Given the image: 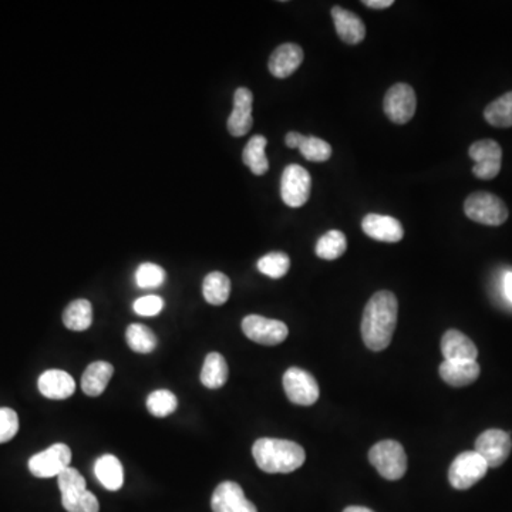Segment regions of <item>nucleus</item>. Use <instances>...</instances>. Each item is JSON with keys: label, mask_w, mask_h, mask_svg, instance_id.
<instances>
[{"label": "nucleus", "mask_w": 512, "mask_h": 512, "mask_svg": "<svg viewBox=\"0 0 512 512\" xmlns=\"http://www.w3.org/2000/svg\"><path fill=\"white\" fill-rule=\"evenodd\" d=\"M399 302L393 292L379 291L370 298L361 318V337L370 351L389 348L396 330Z\"/></svg>", "instance_id": "f257e3e1"}, {"label": "nucleus", "mask_w": 512, "mask_h": 512, "mask_svg": "<svg viewBox=\"0 0 512 512\" xmlns=\"http://www.w3.org/2000/svg\"><path fill=\"white\" fill-rule=\"evenodd\" d=\"M256 466L268 474H288L303 466L305 450L289 440L260 439L252 447Z\"/></svg>", "instance_id": "f03ea898"}, {"label": "nucleus", "mask_w": 512, "mask_h": 512, "mask_svg": "<svg viewBox=\"0 0 512 512\" xmlns=\"http://www.w3.org/2000/svg\"><path fill=\"white\" fill-rule=\"evenodd\" d=\"M60 492L62 504L67 512H99V500L93 492L87 491L86 480L76 468L67 467L63 473L59 474Z\"/></svg>", "instance_id": "7ed1b4c3"}, {"label": "nucleus", "mask_w": 512, "mask_h": 512, "mask_svg": "<svg viewBox=\"0 0 512 512\" xmlns=\"http://www.w3.org/2000/svg\"><path fill=\"white\" fill-rule=\"evenodd\" d=\"M368 461L386 480H401L408 471L406 451L401 442L394 440H383L375 444L368 451Z\"/></svg>", "instance_id": "20e7f679"}, {"label": "nucleus", "mask_w": 512, "mask_h": 512, "mask_svg": "<svg viewBox=\"0 0 512 512\" xmlns=\"http://www.w3.org/2000/svg\"><path fill=\"white\" fill-rule=\"evenodd\" d=\"M464 212L471 221L490 227H500L508 219L509 215L508 208L501 198L484 191L471 194L467 198Z\"/></svg>", "instance_id": "39448f33"}, {"label": "nucleus", "mask_w": 512, "mask_h": 512, "mask_svg": "<svg viewBox=\"0 0 512 512\" xmlns=\"http://www.w3.org/2000/svg\"><path fill=\"white\" fill-rule=\"evenodd\" d=\"M488 468L490 467L477 451H464L450 467V484L456 490H468L485 477Z\"/></svg>", "instance_id": "423d86ee"}, {"label": "nucleus", "mask_w": 512, "mask_h": 512, "mask_svg": "<svg viewBox=\"0 0 512 512\" xmlns=\"http://www.w3.org/2000/svg\"><path fill=\"white\" fill-rule=\"evenodd\" d=\"M310 186L312 178L302 165H288L282 172L281 197L288 207H303L310 197Z\"/></svg>", "instance_id": "0eeeda50"}, {"label": "nucleus", "mask_w": 512, "mask_h": 512, "mask_svg": "<svg viewBox=\"0 0 512 512\" xmlns=\"http://www.w3.org/2000/svg\"><path fill=\"white\" fill-rule=\"evenodd\" d=\"M384 114L394 124H406L413 119L417 109V97L411 86L397 83L387 90L384 103Z\"/></svg>", "instance_id": "6e6552de"}, {"label": "nucleus", "mask_w": 512, "mask_h": 512, "mask_svg": "<svg viewBox=\"0 0 512 512\" xmlns=\"http://www.w3.org/2000/svg\"><path fill=\"white\" fill-rule=\"evenodd\" d=\"M284 389L289 401L298 406H312L319 399V384L303 368L291 367L285 372Z\"/></svg>", "instance_id": "1a4fd4ad"}, {"label": "nucleus", "mask_w": 512, "mask_h": 512, "mask_svg": "<svg viewBox=\"0 0 512 512\" xmlns=\"http://www.w3.org/2000/svg\"><path fill=\"white\" fill-rule=\"evenodd\" d=\"M243 330L250 341L263 346H277L286 341L289 329L281 320L268 319L260 315L244 318Z\"/></svg>", "instance_id": "9d476101"}, {"label": "nucleus", "mask_w": 512, "mask_h": 512, "mask_svg": "<svg viewBox=\"0 0 512 512\" xmlns=\"http://www.w3.org/2000/svg\"><path fill=\"white\" fill-rule=\"evenodd\" d=\"M71 461V450L63 442L53 444L29 460V470L37 478L59 477Z\"/></svg>", "instance_id": "9b49d317"}, {"label": "nucleus", "mask_w": 512, "mask_h": 512, "mask_svg": "<svg viewBox=\"0 0 512 512\" xmlns=\"http://www.w3.org/2000/svg\"><path fill=\"white\" fill-rule=\"evenodd\" d=\"M471 160L475 165L473 174L480 179H492L501 171L502 148L494 140H480L471 145L468 150Z\"/></svg>", "instance_id": "f8f14e48"}, {"label": "nucleus", "mask_w": 512, "mask_h": 512, "mask_svg": "<svg viewBox=\"0 0 512 512\" xmlns=\"http://www.w3.org/2000/svg\"><path fill=\"white\" fill-rule=\"evenodd\" d=\"M512 450L511 435L499 428H490L478 437L475 450L490 468H497L506 463Z\"/></svg>", "instance_id": "ddd939ff"}, {"label": "nucleus", "mask_w": 512, "mask_h": 512, "mask_svg": "<svg viewBox=\"0 0 512 512\" xmlns=\"http://www.w3.org/2000/svg\"><path fill=\"white\" fill-rule=\"evenodd\" d=\"M211 508L212 512H258L252 502L246 499L241 485L234 481H224L215 488Z\"/></svg>", "instance_id": "4468645a"}, {"label": "nucleus", "mask_w": 512, "mask_h": 512, "mask_svg": "<svg viewBox=\"0 0 512 512\" xmlns=\"http://www.w3.org/2000/svg\"><path fill=\"white\" fill-rule=\"evenodd\" d=\"M253 95L250 88L239 87L234 93V109L229 114L227 127L234 137H243L252 128Z\"/></svg>", "instance_id": "2eb2a0df"}, {"label": "nucleus", "mask_w": 512, "mask_h": 512, "mask_svg": "<svg viewBox=\"0 0 512 512\" xmlns=\"http://www.w3.org/2000/svg\"><path fill=\"white\" fill-rule=\"evenodd\" d=\"M361 229L366 235L379 243H401L404 236L403 225L390 215L368 214L361 221Z\"/></svg>", "instance_id": "dca6fc26"}, {"label": "nucleus", "mask_w": 512, "mask_h": 512, "mask_svg": "<svg viewBox=\"0 0 512 512\" xmlns=\"http://www.w3.org/2000/svg\"><path fill=\"white\" fill-rule=\"evenodd\" d=\"M303 62L302 47L296 43H285L270 54L269 71L277 78H286L298 70Z\"/></svg>", "instance_id": "f3484780"}, {"label": "nucleus", "mask_w": 512, "mask_h": 512, "mask_svg": "<svg viewBox=\"0 0 512 512\" xmlns=\"http://www.w3.org/2000/svg\"><path fill=\"white\" fill-rule=\"evenodd\" d=\"M442 351L449 361H477L478 349L460 330H447L442 339Z\"/></svg>", "instance_id": "a211bd4d"}, {"label": "nucleus", "mask_w": 512, "mask_h": 512, "mask_svg": "<svg viewBox=\"0 0 512 512\" xmlns=\"http://www.w3.org/2000/svg\"><path fill=\"white\" fill-rule=\"evenodd\" d=\"M37 386H39L40 393L47 399L64 401L73 396L76 382L69 373L53 368L40 376Z\"/></svg>", "instance_id": "6ab92c4d"}, {"label": "nucleus", "mask_w": 512, "mask_h": 512, "mask_svg": "<svg viewBox=\"0 0 512 512\" xmlns=\"http://www.w3.org/2000/svg\"><path fill=\"white\" fill-rule=\"evenodd\" d=\"M334 28L337 36L348 45H359L366 37V26L353 12L343 9L342 6H334L332 9Z\"/></svg>", "instance_id": "aec40b11"}, {"label": "nucleus", "mask_w": 512, "mask_h": 512, "mask_svg": "<svg viewBox=\"0 0 512 512\" xmlns=\"http://www.w3.org/2000/svg\"><path fill=\"white\" fill-rule=\"evenodd\" d=\"M442 379L453 387L470 386L480 377L477 361H442L440 365Z\"/></svg>", "instance_id": "412c9836"}, {"label": "nucleus", "mask_w": 512, "mask_h": 512, "mask_svg": "<svg viewBox=\"0 0 512 512\" xmlns=\"http://www.w3.org/2000/svg\"><path fill=\"white\" fill-rule=\"evenodd\" d=\"M114 375V367L109 361H95L87 366L81 377V389L87 396L97 397L104 393L110 379Z\"/></svg>", "instance_id": "4be33fe9"}, {"label": "nucleus", "mask_w": 512, "mask_h": 512, "mask_svg": "<svg viewBox=\"0 0 512 512\" xmlns=\"http://www.w3.org/2000/svg\"><path fill=\"white\" fill-rule=\"evenodd\" d=\"M95 473L103 487L109 491H119L124 484L123 466L119 458L112 454H104L95 461Z\"/></svg>", "instance_id": "5701e85b"}, {"label": "nucleus", "mask_w": 512, "mask_h": 512, "mask_svg": "<svg viewBox=\"0 0 512 512\" xmlns=\"http://www.w3.org/2000/svg\"><path fill=\"white\" fill-rule=\"evenodd\" d=\"M267 138L256 134L246 143L243 152V161L255 176L260 177L267 174L269 169V161H268L265 148H267Z\"/></svg>", "instance_id": "b1692460"}, {"label": "nucleus", "mask_w": 512, "mask_h": 512, "mask_svg": "<svg viewBox=\"0 0 512 512\" xmlns=\"http://www.w3.org/2000/svg\"><path fill=\"white\" fill-rule=\"evenodd\" d=\"M228 380V365L224 356L217 351H212L205 358L202 372H201V383L207 389H221Z\"/></svg>", "instance_id": "393cba45"}, {"label": "nucleus", "mask_w": 512, "mask_h": 512, "mask_svg": "<svg viewBox=\"0 0 512 512\" xmlns=\"http://www.w3.org/2000/svg\"><path fill=\"white\" fill-rule=\"evenodd\" d=\"M202 295L210 305H224L231 295L229 277L222 272H217V270L211 272L202 282Z\"/></svg>", "instance_id": "a878e982"}, {"label": "nucleus", "mask_w": 512, "mask_h": 512, "mask_svg": "<svg viewBox=\"0 0 512 512\" xmlns=\"http://www.w3.org/2000/svg\"><path fill=\"white\" fill-rule=\"evenodd\" d=\"M93 308L92 303L86 299L73 301L70 305L64 309L63 323L67 329L74 332H83L92 326Z\"/></svg>", "instance_id": "bb28decb"}, {"label": "nucleus", "mask_w": 512, "mask_h": 512, "mask_svg": "<svg viewBox=\"0 0 512 512\" xmlns=\"http://www.w3.org/2000/svg\"><path fill=\"white\" fill-rule=\"evenodd\" d=\"M126 341L131 351L141 353V355L152 353L158 344L154 332L141 323H133L127 327Z\"/></svg>", "instance_id": "cd10ccee"}, {"label": "nucleus", "mask_w": 512, "mask_h": 512, "mask_svg": "<svg viewBox=\"0 0 512 512\" xmlns=\"http://www.w3.org/2000/svg\"><path fill=\"white\" fill-rule=\"evenodd\" d=\"M484 119L492 127H499V128L512 127V92L506 93L490 103L485 107Z\"/></svg>", "instance_id": "c85d7f7f"}, {"label": "nucleus", "mask_w": 512, "mask_h": 512, "mask_svg": "<svg viewBox=\"0 0 512 512\" xmlns=\"http://www.w3.org/2000/svg\"><path fill=\"white\" fill-rule=\"evenodd\" d=\"M346 250H348V239L343 232L336 231V229L326 232L316 244V255L322 260H337L346 252Z\"/></svg>", "instance_id": "c756f323"}, {"label": "nucleus", "mask_w": 512, "mask_h": 512, "mask_svg": "<svg viewBox=\"0 0 512 512\" xmlns=\"http://www.w3.org/2000/svg\"><path fill=\"white\" fill-rule=\"evenodd\" d=\"M291 258L284 252H270L258 260V270L272 279H281L288 274Z\"/></svg>", "instance_id": "7c9ffc66"}, {"label": "nucleus", "mask_w": 512, "mask_h": 512, "mask_svg": "<svg viewBox=\"0 0 512 512\" xmlns=\"http://www.w3.org/2000/svg\"><path fill=\"white\" fill-rule=\"evenodd\" d=\"M178 408L176 394L169 390H155L147 399V410L154 417H167Z\"/></svg>", "instance_id": "2f4dec72"}, {"label": "nucleus", "mask_w": 512, "mask_h": 512, "mask_svg": "<svg viewBox=\"0 0 512 512\" xmlns=\"http://www.w3.org/2000/svg\"><path fill=\"white\" fill-rule=\"evenodd\" d=\"M299 152L310 162H325L332 157V147L329 143L322 138L313 137V136H303Z\"/></svg>", "instance_id": "473e14b6"}, {"label": "nucleus", "mask_w": 512, "mask_h": 512, "mask_svg": "<svg viewBox=\"0 0 512 512\" xmlns=\"http://www.w3.org/2000/svg\"><path fill=\"white\" fill-rule=\"evenodd\" d=\"M164 281L165 270L155 263H141L136 272V284L141 289L160 288Z\"/></svg>", "instance_id": "72a5a7b5"}, {"label": "nucleus", "mask_w": 512, "mask_h": 512, "mask_svg": "<svg viewBox=\"0 0 512 512\" xmlns=\"http://www.w3.org/2000/svg\"><path fill=\"white\" fill-rule=\"evenodd\" d=\"M19 432V417L16 411L9 408L0 409V444L13 439Z\"/></svg>", "instance_id": "f704fd0d"}, {"label": "nucleus", "mask_w": 512, "mask_h": 512, "mask_svg": "<svg viewBox=\"0 0 512 512\" xmlns=\"http://www.w3.org/2000/svg\"><path fill=\"white\" fill-rule=\"evenodd\" d=\"M164 308V301L157 295H147L138 298L134 302V312L140 316H155Z\"/></svg>", "instance_id": "c9c22d12"}, {"label": "nucleus", "mask_w": 512, "mask_h": 512, "mask_svg": "<svg viewBox=\"0 0 512 512\" xmlns=\"http://www.w3.org/2000/svg\"><path fill=\"white\" fill-rule=\"evenodd\" d=\"M303 134L296 133V131H291V133L286 134L285 137V143L289 148H299L301 141H302Z\"/></svg>", "instance_id": "e433bc0d"}, {"label": "nucleus", "mask_w": 512, "mask_h": 512, "mask_svg": "<svg viewBox=\"0 0 512 512\" xmlns=\"http://www.w3.org/2000/svg\"><path fill=\"white\" fill-rule=\"evenodd\" d=\"M363 4L370 9H387V7L393 6L394 0H365Z\"/></svg>", "instance_id": "4c0bfd02"}, {"label": "nucleus", "mask_w": 512, "mask_h": 512, "mask_svg": "<svg viewBox=\"0 0 512 512\" xmlns=\"http://www.w3.org/2000/svg\"><path fill=\"white\" fill-rule=\"evenodd\" d=\"M504 293L507 299L512 303V272H507L504 277Z\"/></svg>", "instance_id": "58836bf2"}, {"label": "nucleus", "mask_w": 512, "mask_h": 512, "mask_svg": "<svg viewBox=\"0 0 512 512\" xmlns=\"http://www.w3.org/2000/svg\"><path fill=\"white\" fill-rule=\"evenodd\" d=\"M343 512H375L372 509L366 508V507H348V508L344 509Z\"/></svg>", "instance_id": "ea45409f"}]
</instances>
